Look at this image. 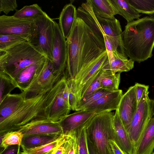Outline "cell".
Masks as SVG:
<instances>
[{"instance_id":"cell-1","label":"cell","mask_w":154,"mask_h":154,"mask_svg":"<svg viewBox=\"0 0 154 154\" xmlns=\"http://www.w3.org/2000/svg\"><path fill=\"white\" fill-rule=\"evenodd\" d=\"M66 44L67 59L64 76L66 79H74L106 51L105 43L77 16Z\"/></svg>"},{"instance_id":"cell-2","label":"cell","mask_w":154,"mask_h":154,"mask_svg":"<svg viewBox=\"0 0 154 154\" xmlns=\"http://www.w3.org/2000/svg\"><path fill=\"white\" fill-rule=\"evenodd\" d=\"M125 54L140 63L151 58L154 48V17L146 16L127 23L122 34Z\"/></svg>"},{"instance_id":"cell-3","label":"cell","mask_w":154,"mask_h":154,"mask_svg":"<svg viewBox=\"0 0 154 154\" xmlns=\"http://www.w3.org/2000/svg\"><path fill=\"white\" fill-rule=\"evenodd\" d=\"M50 90L24 99L11 115L0 120V136L18 130L33 120L48 119L46 103Z\"/></svg>"},{"instance_id":"cell-4","label":"cell","mask_w":154,"mask_h":154,"mask_svg":"<svg viewBox=\"0 0 154 154\" xmlns=\"http://www.w3.org/2000/svg\"><path fill=\"white\" fill-rule=\"evenodd\" d=\"M46 59L26 42L6 50L0 51V72L14 79L26 68Z\"/></svg>"},{"instance_id":"cell-5","label":"cell","mask_w":154,"mask_h":154,"mask_svg":"<svg viewBox=\"0 0 154 154\" xmlns=\"http://www.w3.org/2000/svg\"><path fill=\"white\" fill-rule=\"evenodd\" d=\"M77 16L85 22L100 40L104 43L103 35L105 34L111 37L119 45L121 53L125 54L122 38V32L118 20L116 18L106 19L95 15L90 0L83 3L77 9Z\"/></svg>"},{"instance_id":"cell-6","label":"cell","mask_w":154,"mask_h":154,"mask_svg":"<svg viewBox=\"0 0 154 154\" xmlns=\"http://www.w3.org/2000/svg\"><path fill=\"white\" fill-rule=\"evenodd\" d=\"M113 115L111 112L96 114L85 126L88 142L98 154H109Z\"/></svg>"},{"instance_id":"cell-7","label":"cell","mask_w":154,"mask_h":154,"mask_svg":"<svg viewBox=\"0 0 154 154\" xmlns=\"http://www.w3.org/2000/svg\"><path fill=\"white\" fill-rule=\"evenodd\" d=\"M34 20L35 29L28 42L37 51L52 61L55 21L45 12Z\"/></svg>"},{"instance_id":"cell-8","label":"cell","mask_w":154,"mask_h":154,"mask_svg":"<svg viewBox=\"0 0 154 154\" xmlns=\"http://www.w3.org/2000/svg\"><path fill=\"white\" fill-rule=\"evenodd\" d=\"M149 93L147 91L143 95L127 131L133 144L134 152L145 127L154 116V99L149 98Z\"/></svg>"},{"instance_id":"cell-9","label":"cell","mask_w":154,"mask_h":154,"mask_svg":"<svg viewBox=\"0 0 154 154\" xmlns=\"http://www.w3.org/2000/svg\"><path fill=\"white\" fill-rule=\"evenodd\" d=\"M66 79L63 76L51 90L46 103V112L48 119L58 122L69 114L71 110L62 94Z\"/></svg>"},{"instance_id":"cell-10","label":"cell","mask_w":154,"mask_h":154,"mask_svg":"<svg viewBox=\"0 0 154 154\" xmlns=\"http://www.w3.org/2000/svg\"><path fill=\"white\" fill-rule=\"evenodd\" d=\"M63 76L55 72L52 62L47 58L40 72L21 93L26 99L49 91Z\"/></svg>"},{"instance_id":"cell-11","label":"cell","mask_w":154,"mask_h":154,"mask_svg":"<svg viewBox=\"0 0 154 154\" xmlns=\"http://www.w3.org/2000/svg\"><path fill=\"white\" fill-rule=\"evenodd\" d=\"M35 28L34 20L19 18L13 15L0 16V35L20 36L28 41Z\"/></svg>"},{"instance_id":"cell-12","label":"cell","mask_w":154,"mask_h":154,"mask_svg":"<svg viewBox=\"0 0 154 154\" xmlns=\"http://www.w3.org/2000/svg\"><path fill=\"white\" fill-rule=\"evenodd\" d=\"M108 62L106 51L96 61L79 72L74 79H66L71 86L77 101L80 91L84 86Z\"/></svg>"},{"instance_id":"cell-13","label":"cell","mask_w":154,"mask_h":154,"mask_svg":"<svg viewBox=\"0 0 154 154\" xmlns=\"http://www.w3.org/2000/svg\"><path fill=\"white\" fill-rule=\"evenodd\" d=\"M54 30V40L52 62L55 72L64 76L67 59L66 40L62 34L59 24L55 21Z\"/></svg>"},{"instance_id":"cell-14","label":"cell","mask_w":154,"mask_h":154,"mask_svg":"<svg viewBox=\"0 0 154 154\" xmlns=\"http://www.w3.org/2000/svg\"><path fill=\"white\" fill-rule=\"evenodd\" d=\"M112 140L124 154H134V149L127 130L120 117L118 109L114 114L112 131Z\"/></svg>"},{"instance_id":"cell-15","label":"cell","mask_w":154,"mask_h":154,"mask_svg":"<svg viewBox=\"0 0 154 154\" xmlns=\"http://www.w3.org/2000/svg\"><path fill=\"white\" fill-rule=\"evenodd\" d=\"M138 106L135 85L131 86L123 95L118 110L121 119L128 130Z\"/></svg>"},{"instance_id":"cell-16","label":"cell","mask_w":154,"mask_h":154,"mask_svg":"<svg viewBox=\"0 0 154 154\" xmlns=\"http://www.w3.org/2000/svg\"><path fill=\"white\" fill-rule=\"evenodd\" d=\"M24 136L34 134L62 135V129L59 121L48 119L33 120L18 130Z\"/></svg>"},{"instance_id":"cell-17","label":"cell","mask_w":154,"mask_h":154,"mask_svg":"<svg viewBox=\"0 0 154 154\" xmlns=\"http://www.w3.org/2000/svg\"><path fill=\"white\" fill-rule=\"evenodd\" d=\"M68 114L59 121L63 131V134L68 135L77 132L86 126L96 114L94 112L85 110L77 111Z\"/></svg>"},{"instance_id":"cell-18","label":"cell","mask_w":154,"mask_h":154,"mask_svg":"<svg viewBox=\"0 0 154 154\" xmlns=\"http://www.w3.org/2000/svg\"><path fill=\"white\" fill-rule=\"evenodd\" d=\"M123 95L122 90L119 89L112 92L100 98L83 110L96 114L116 110L118 108Z\"/></svg>"},{"instance_id":"cell-19","label":"cell","mask_w":154,"mask_h":154,"mask_svg":"<svg viewBox=\"0 0 154 154\" xmlns=\"http://www.w3.org/2000/svg\"><path fill=\"white\" fill-rule=\"evenodd\" d=\"M108 60L109 62L103 66L102 69L110 70L114 74L128 72L134 67V62L128 59L125 54L118 50L112 52V57Z\"/></svg>"},{"instance_id":"cell-20","label":"cell","mask_w":154,"mask_h":154,"mask_svg":"<svg viewBox=\"0 0 154 154\" xmlns=\"http://www.w3.org/2000/svg\"><path fill=\"white\" fill-rule=\"evenodd\" d=\"M46 60L31 65L19 73L14 79L17 88L22 92L25 91L40 72Z\"/></svg>"},{"instance_id":"cell-21","label":"cell","mask_w":154,"mask_h":154,"mask_svg":"<svg viewBox=\"0 0 154 154\" xmlns=\"http://www.w3.org/2000/svg\"><path fill=\"white\" fill-rule=\"evenodd\" d=\"M154 149V117L145 127L136 147L134 154H152Z\"/></svg>"},{"instance_id":"cell-22","label":"cell","mask_w":154,"mask_h":154,"mask_svg":"<svg viewBox=\"0 0 154 154\" xmlns=\"http://www.w3.org/2000/svg\"><path fill=\"white\" fill-rule=\"evenodd\" d=\"M77 17L76 7L71 3L65 5L60 14L59 25L66 40L69 36Z\"/></svg>"},{"instance_id":"cell-23","label":"cell","mask_w":154,"mask_h":154,"mask_svg":"<svg viewBox=\"0 0 154 154\" xmlns=\"http://www.w3.org/2000/svg\"><path fill=\"white\" fill-rule=\"evenodd\" d=\"M90 1L93 12L96 15L106 19L112 20L116 18L115 15H120L111 0Z\"/></svg>"},{"instance_id":"cell-24","label":"cell","mask_w":154,"mask_h":154,"mask_svg":"<svg viewBox=\"0 0 154 154\" xmlns=\"http://www.w3.org/2000/svg\"><path fill=\"white\" fill-rule=\"evenodd\" d=\"M25 99L21 93L9 94L0 102V120L11 115Z\"/></svg>"},{"instance_id":"cell-25","label":"cell","mask_w":154,"mask_h":154,"mask_svg":"<svg viewBox=\"0 0 154 154\" xmlns=\"http://www.w3.org/2000/svg\"><path fill=\"white\" fill-rule=\"evenodd\" d=\"M60 135L48 134L25 135L22 140L21 146L22 149L38 147L55 140Z\"/></svg>"},{"instance_id":"cell-26","label":"cell","mask_w":154,"mask_h":154,"mask_svg":"<svg viewBox=\"0 0 154 154\" xmlns=\"http://www.w3.org/2000/svg\"><path fill=\"white\" fill-rule=\"evenodd\" d=\"M72 134H62L57 140L47 144L33 148L22 149L20 154H55L59 147Z\"/></svg>"},{"instance_id":"cell-27","label":"cell","mask_w":154,"mask_h":154,"mask_svg":"<svg viewBox=\"0 0 154 154\" xmlns=\"http://www.w3.org/2000/svg\"><path fill=\"white\" fill-rule=\"evenodd\" d=\"M111 0L120 15L127 20V23L140 18L141 15L130 5L128 0Z\"/></svg>"},{"instance_id":"cell-28","label":"cell","mask_w":154,"mask_h":154,"mask_svg":"<svg viewBox=\"0 0 154 154\" xmlns=\"http://www.w3.org/2000/svg\"><path fill=\"white\" fill-rule=\"evenodd\" d=\"M120 73L114 74L110 70H103L101 81V88L111 91L119 90Z\"/></svg>"},{"instance_id":"cell-29","label":"cell","mask_w":154,"mask_h":154,"mask_svg":"<svg viewBox=\"0 0 154 154\" xmlns=\"http://www.w3.org/2000/svg\"><path fill=\"white\" fill-rule=\"evenodd\" d=\"M45 13L37 4H35L24 6L17 11L13 16L19 18L34 20Z\"/></svg>"},{"instance_id":"cell-30","label":"cell","mask_w":154,"mask_h":154,"mask_svg":"<svg viewBox=\"0 0 154 154\" xmlns=\"http://www.w3.org/2000/svg\"><path fill=\"white\" fill-rule=\"evenodd\" d=\"M23 137V134L19 130L9 131L1 135V150L11 145L21 146Z\"/></svg>"},{"instance_id":"cell-31","label":"cell","mask_w":154,"mask_h":154,"mask_svg":"<svg viewBox=\"0 0 154 154\" xmlns=\"http://www.w3.org/2000/svg\"><path fill=\"white\" fill-rule=\"evenodd\" d=\"M130 5L139 13L154 17V0H128Z\"/></svg>"},{"instance_id":"cell-32","label":"cell","mask_w":154,"mask_h":154,"mask_svg":"<svg viewBox=\"0 0 154 154\" xmlns=\"http://www.w3.org/2000/svg\"><path fill=\"white\" fill-rule=\"evenodd\" d=\"M16 88L17 87L14 79L0 72V102Z\"/></svg>"},{"instance_id":"cell-33","label":"cell","mask_w":154,"mask_h":154,"mask_svg":"<svg viewBox=\"0 0 154 154\" xmlns=\"http://www.w3.org/2000/svg\"><path fill=\"white\" fill-rule=\"evenodd\" d=\"M28 42L25 38L17 35H0V51H5L19 44Z\"/></svg>"},{"instance_id":"cell-34","label":"cell","mask_w":154,"mask_h":154,"mask_svg":"<svg viewBox=\"0 0 154 154\" xmlns=\"http://www.w3.org/2000/svg\"><path fill=\"white\" fill-rule=\"evenodd\" d=\"M112 92L100 88L90 96L82 98L77 103L75 111L83 110L100 98Z\"/></svg>"},{"instance_id":"cell-35","label":"cell","mask_w":154,"mask_h":154,"mask_svg":"<svg viewBox=\"0 0 154 154\" xmlns=\"http://www.w3.org/2000/svg\"><path fill=\"white\" fill-rule=\"evenodd\" d=\"M77 154H90L85 126L77 132Z\"/></svg>"},{"instance_id":"cell-36","label":"cell","mask_w":154,"mask_h":154,"mask_svg":"<svg viewBox=\"0 0 154 154\" xmlns=\"http://www.w3.org/2000/svg\"><path fill=\"white\" fill-rule=\"evenodd\" d=\"M62 95L69 104L71 110L75 111L77 104L76 97L73 92L70 83L67 79Z\"/></svg>"},{"instance_id":"cell-37","label":"cell","mask_w":154,"mask_h":154,"mask_svg":"<svg viewBox=\"0 0 154 154\" xmlns=\"http://www.w3.org/2000/svg\"><path fill=\"white\" fill-rule=\"evenodd\" d=\"M103 72V70L102 68L98 73L92 83L81 95L80 100L82 98L90 96L98 90L101 88L100 83Z\"/></svg>"},{"instance_id":"cell-38","label":"cell","mask_w":154,"mask_h":154,"mask_svg":"<svg viewBox=\"0 0 154 154\" xmlns=\"http://www.w3.org/2000/svg\"><path fill=\"white\" fill-rule=\"evenodd\" d=\"M77 132L69 136L64 144L62 154H77Z\"/></svg>"},{"instance_id":"cell-39","label":"cell","mask_w":154,"mask_h":154,"mask_svg":"<svg viewBox=\"0 0 154 154\" xmlns=\"http://www.w3.org/2000/svg\"><path fill=\"white\" fill-rule=\"evenodd\" d=\"M103 36L108 59L112 57L113 51L118 50L121 53L119 45L113 38L105 34L103 35Z\"/></svg>"},{"instance_id":"cell-40","label":"cell","mask_w":154,"mask_h":154,"mask_svg":"<svg viewBox=\"0 0 154 154\" xmlns=\"http://www.w3.org/2000/svg\"><path fill=\"white\" fill-rule=\"evenodd\" d=\"M17 7L16 0H0V13L3 12L7 14L10 12L15 10Z\"/></svg>"},{"instance_id":"cell-41","label":"cell","mask_w":154,"mask_h":154,"mask_svg":"<svg viewBox=\"0 0 154 154\" xmlns=\"http://www.w3.org/2000/svg\"><path fill=\"white\" fill-rule=\"evenodd\" d=\"M136 88V95L138 104L143 95L148 91L149 86L136 83L134 85Z\"/></svg>"},{"instance_id":"cell-42","label":"cell","mask_w":154,"mask_h":154,"mask_svg":"<svg viewBox=\"0 0 154 154\" xmlns=\"http://www.w3.org/2000/svg\"><path fill=\"white\" fill-rule=\"evenodd\" d=\"M20 146L18 145L10 146L1 150L0 154H20Z\"/></svg>"},{"instance_id":"cell-43","label":"cell","mask_w":154,"mask_h":154,"mask_svg":"<svg viewBox=\"0 0 154 154\" xmlns=\"http://www.w3.org/2000/svg\"><path fill=\"white\" fill-rule=\"evenodd\" d=\"M108 143L109 154H124L114 141L109 140Z\"/></svg>"},{"instance_id":"cell-44","label":"cell","mask_w":154,"mask_h":154,"mask_svg":"<svg viewBox=\"0 0 154 154\" xmlns=\"http://www.w3.org/2000/svg\"><path fill=\"white\" fill-rule=\"evenodd\" d=\"M64 143L59 147L56 151L55 154H62L64 149L63 145Z\"/></svg>"},{"instance_id":"cell-45","label":"cell","mask_w":154,"mask_h":154,"mask_svg":"<svg viewBox=\"0 0 154 154\" xmlns=\"http://www.w3.org/2000/svg\"><path fill=\"white\" fill-rule=\"evenodd\" d=\"M88 145L90 154H98L94 149L92 146L88 143Z\"/></svg>"},{"instance_id":"cell-46","label":"cell","mask_w":154,"mask_h":154,"mask_svg":"<svg viewBox=\"0 0 154 154\" xmlns=\"http://www.w3.org/2000/svg\"><path fill=\"white\" fill-rule=\"evenodd\" d=\"M152 154H154V152H153L152 153Z\"/></svg>"}]
</instances>
